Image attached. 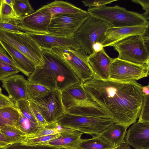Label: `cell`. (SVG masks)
<instances>
[{"mask_svg": "<svg viewBox=\"0 0 149 149\" xmlns=\"http://www.w3.org/2000/svg\"><path fill=\"white\" fill-rule=\"evenodd\" d=\"M83 84L93 100L115 123L127 128L136 122L143 99V86L136 81L104 80L93 75Z\"/></svg>", "mask_w": 149, "mask_h": 149, "instance_id": "obj_1", "label": "cell"}, {"mask_svg": "<svg viewBox=\"0 0 149 149\" xmlns=\"http://www.w3.org/2000/svg\"><path fill=\"white\" fill-rule=\"evenodd\" d=\"M44 64L36 67L28 81L61 92L81 81L73 70L51 51L43 50Z\"/></svg>", "mask_w": 149, "mask_h": 149, "instance_id": "obj_2", "label": "cell"}, {"mask_svg": "<svg viewBox=\"0 0 149 149\" xmlns=\"http://www.w3.org/2000/svg\"><path fill=\"white\" fill-rule=\"evenodd\" d=\"M87 12L113 27L149 25L148 20L143 13L128 10L117 5L88 8Z\"/></svg>", "mask_w": 149, "mask_h": 149, "instance_id": "obj_3", "label": "cell"}, {"mask_svg": "<svg viewBox=\"0 0 149 149\" xmlns=\"http://www.w3.org/2000/svg\"><path fill=\"white\" fill-rule=\"evenodd\" d=\"M149 28L142 35L132 36L112 45L120 59L136 64H149Z\"/></svg>", "mask_w": 149, "mask_h": 149, "instance_id": "obj_4", "label": "cell"}, {"mask_svg": "<svg viewBox=\"0 0 149 149\" xmlns=\"http://www.w3.org/2000/svg\"><path fill=\"white\" fill-rule=\"evenodd\" d=\"M110 24L90 15L75 33L73 38L80 48L88 55L93 53V44L102 43Z\"/></svg>", "mask_w": 149, "mask_h": 149, "instance_id": "obj_5", "label": "cell"}, {"mask_svg": "<svg viewBox=\"0 0 149 149\" xmlns=\"http://www.w3.org/2000/svg\"><path fill=\"white\" fill-rule=\"evenodd\" d=\"M56 122L63 127L93 136L98 135L115 123L109 118L76 115L66 112Z\"/></svg>", "mask_w": 149, "mask_h": 149, "instance_id": "obj_6", "label": "cell"}, {"mask_svg": "<svg viewBox=\"0 0 149 149\" xmlns=\"http://www.w3.org/2000/svg\"><path fill=\"white\" fill-rule=\"evenodd\" d=\"M0 39L22 53L36 67L44 64L43 50L29 34L22 31L14 33L0 29Z\"/></svg>", "mask_w": 149, "mask_h": 149, "instance_id": "obj_7", "label": "cell"}, {"mask_svg": "<svg viewBox=\"0 0 149 149\" xmlns=\"http://www.w3.org/2000/svg\"><path fill=\"white\" fill-rule=\"evenodd\" d=\"M90 16L86 11L77 13L54 15L52 17L48 28V34L73 38L75 32Z\"/></svg>", "mask_w": 149, "mask_h": 149, "instance_id": "obj_8", "label": "cell"}, {"mask_svg": "<svg viewBox=\"0 0 149 149\" xmlns=\"http://www.w3.org/2000/svg\"><path fill=\"white\" fill-rule=\"evenodd\" d=\"M51 51L64 61L82 82L93 76L88 61V55L81 48L61 47L54 48Z\"/></svg>", "mask_w": 149, "mask_h": 149, "instance_id": "obj_9", "label": "cell"}, {"mask_svg": "<svg viewBox=\"0 0 149 149\" xmlns=\"http://www.w3.org/2000/svg\"><path fill=\"white\" fill-rule=\"evenodd\" d=\"M149 64H136L113 58L111 63L109 79L121 81H136L149 75Z\"/></svg>", "mask_w": 149, "mask_h": 149, "instance_id": "obj_10", "label": "cell"}, {"mask_svg": "<svg viewBox=\"0 0 149 149\" xmlns=\"http://www.w3.org/2000/svg\"><path fill=\"white\" fill-rule=\"evenodd\" d=\"M31 100L37 105L48 125L57 122L66 111L60 91L52 90L43 97Z\"/></svg>", "mask_w": 149, "mask_h": 149, "instance_id": "obj_11", "label": "cell"}, {"mask_svg": "<svg viewBox=\"0 0 149 149\" xmlns=\"http://www.w3.org/2000/svg\"><path fill=\"white\" fill-rule=\"evenodd\" d=\"M51 19L50 13L40 8L31 14L19 20L17 26L19 30L28 34H48V28Z\"/></svg>", "mask_w": 149, "mask_h": 149, "instance_id": "obj_12", "label": "cell"}, {"mask_svg": "<svg viewBox=\"0 0 149 149\" xmlns=\"http://www.w3.org/2000/svg\"><path fill=\"white\" fill-rule=\"evenodd\" d=\"M61 97L65 110L72 107L91 104L95 102L87 92L82 81L62 91Z\"/></svg>", "mask_w": 149, "mask_h": 149, "instance_id": "obj_13", "label": "cell"}, {"mask_svg": "<svg viewBox=\"0 0 149 149\" xmlns=\"http://www.w3.org/2000/svg\"><path fill=\"white\" fill-rule=\"evenodd\" d=\"M124 140L135 149H149V123L133 124L127 131Z\"/></svg>", "mask_w": 149, "mask_h": 149, "instance_id": "obj_14", "label": "cell"}, {"mask_svg": "<svg viewBox=\"0 0 149 149\" xmlns=\"http://www.w3.org/2000/svg\"><path fill=\"white\" fill-rule=\"evenodd\" d=\"M149 26L111 27L107 30L102 44L103 47L112 46L129 37L142 35L149 28Z\"/></svg>", "mask_w": 149, "mask_h": 149, "instance_id": "obj_15", "label": "cell"}, {"mask_svg": "<svg viewBox=\"0 0 149 149\" xmlns=\"http://www.w3.org/2000/svg\"><path fill=\"white\" fill-rule=\"evenodd\" d=\"M27 81L22 75L17 74L1 81L2 87L8 92L9 98L14 103L18 100L30 99L26 86Z\"/></svg>", "mask_w": 149, "mask_h": 149, "instance_id": "obj_16", "label": "cell"}, {"mask_svg": "<svg viewBox=\"0 0 149 149\" xmlns=\"http://www.w3.org/2000/svg\"><path fill=\"white\" fill-rule=\"evenodd\" d=\"M113 59L104 49L88 55V61L93 75L102 80L109 79L110 66Z\"/></svg>", "mask_w": 149, "mask_h": 149, "instance_id": "obj_17", "label": "cell"}, {"mask_svg": "<svg viewBox=\"0 0 149 149\" xmlns=\"http://www.w3.org/2000/svg\"><path fill=\"white\" fill-rule=\"evenodd\" d=\"M42 50L51 51L52 49L67 47L76 49L81 48L74 38H64L49 34L41 35L29 34Z\"/></svg>", "mask_w": 149, "mask_h": 149, "instance_id": "obj_18", "label": "cell"}, {"mask_svg": "<svg viewBox=\"0 0 149 149\" xmlns=\"http://www.w3.org/2000/svg\"><path fill=\"white\" fill-rule=\"evenodd\" d=\"M0 44L6 50L17 68L28 77L35 68L34 64L19 51L0 39Z\"/></svg>", "mask_w": 149, "mask_h": 149, "instance_id": "obj_19", "label": "cell"}, {"mask_svg": "<svg viewBox=\"0 0 149 149\" xmlns=\"http://www.w3.org/2000/svg\"><path fill=\"white\" fill-rule=\"evenodd\" d=\"M82 134L77 130L68 128L66 131L60 133L58 137L50 141L48 145L62 149H77Z\"/></svg>", "mask_w": 149, "mask_h": 149, "instance_id": "obj_20", "label": "cell"}, {"mask_svg": "<svg viewBox=\"0 0 149 149\" xmlns=\"http://www.w3.org/2000/svg\"><path fill=\"white\" fill-rule=\"evenodd\" d=\"M127 128L115 123L99 134L114 148L125 142L124 138Z\"/></svg>", "mask_w": 149, "mask_h": 149, "instance_id": "obj_21", "label": "cell"}, {"mask_svg": "<svg viewBox=\"0 0 149 149\" xmlns=\"http://www.w3.org/2000/svg\"><path fill=\"white\" fill-rule=\"evenodd\" d=\"M40 8L50 13L51 17L57 14H74L86 11L67 1L57 0L44 5Z\"/></svg>", "mask_w": 149, "mask_h": 149, "instance_id": "obj_22", "label": "cell"}, {"mask_svg": "<svg viewBox=\"0 0 149 149\" xmlns=\"http://www.w3.org/2000/svg\"><path fill=\"white\" fill-rule=\"evenodd\" d=\"M65 112L76 115L110 118L95 102L72 107L66 110Z\"/></svg>", "mask_w": 149, "mask_h": 149, "instance_id": "obj_23", "label": "cell"}, {"mask_svg": "<svg viewBox=\"0 0 149 149\" xmlns=\"http://www.w3.org/2000/svg\"><path fill=\"white\" fill-rule=\"evenodd\" d=\"M19 116V111L15 107H7L0 109V127L5 125L14 127Z\"/></svg>", "mask_w": 149, "mask_h": 149, "instance_id": "obj_24", "label": "cell"}, {"mask_svg": "<svg viewBox=\"0 0 149 149\" xmlns=\"http://www.w3.org/2000/svg\"><path fill=\"white\" fill-rule=\"evenodd\" d=\"M113 148L99 135L93 136L91 139H81L77 149H106Z\"/></svg>", "mask_w": 149, "mask_h": 149, "instance_id": "obj_25", "label": "cell"}, {"mask_svg": "<svg viewBox=\"0 0 149 149\" xmlns=\"http://www.w3.org/2000/svg\"><path fill=\"white\" fill-rule=\"evenodd\" d=\"M19 111V118L14 127L21 132L24 136L36 132L41 127L25 117Z\"/></svg>", "mask_w": 149, "mask_h": 149, "instance_id": "obj_26", "label": "cell"}, {"mask_svg": "<svg viewBox=\"0 0 149 149\" xmlns=\"http://www.w3.org/2000/svg\"><path fill=\"white\" fill-rule=\"evenodd\" d=\"M26 86L29 95L31 99L43 97L52 91L45 86L28 81Z\"/></svg>", "mask_w": 149, "mask_h": 149, "instance_id": "obj_27", "label": "cell"}, {"mask_svg": "<svg viewBox=\"0 0 149 149\" xmlns=\"http://www.w3.org/2000/svg\"><path fill=\"white\" fill-rule=\"evenodd\" d=\"M13 8L16 15L22 19L35 11L28 0H14Z\"/></svg>", "mask_w": 149, "mask_h": 149, "instance_id": "obj_28", "label": "cell"}, {"mask_svg": "<svg viewBox=\"0 0 149 149\" xmlns=\"http://www.w3.org/2000/svg\"><path fill=\"white\" fill-rule=\"evenodd\" d=\"M15 107L25 117L39 126L38 123L30 108L28 100H18L15 102Z\"/></svg>", "mask_w": 149, "mask_h": 149, "instance_id": "obj_29", "label": "cell"}, {"mask_svg": "<svg viewBox=\"0 0 149 149\" xmlns=\"http://www.w3.org/2000/svg\"><path fill=\"white\" fill-rule=\"evenodd\" d=\"M0 132L6 136L11 143H19L23 134L15 127L9 125H5L0 127Z\"/></svg>", "mask_w": 149, "mask_h": 149, "instance_id": "obj_30", "label": "cell"}, {"mask_svg": "<svg viewBox=\"0 0 149 149\" xmlns=\"http://www.w3.org/2000/svg\"><path fill=\"white\" fill-rule=\"evenodd\" d=\"M59 135V133L32 139H23L19 143L22 145L30 146L48 145V142L58 137Z\"/></svg>", "mask_w": 149, "mask_h": 149, "instance_id": "obj_31", "label": "cell"}, {"mask_svg": "<svg viewBox=\"0 0 149 149\" xmlns=\"http://www.w3.org/2000/svg\"><path fill=\"white\" fill-rule=\"evenodd\" d=\"M11 19L18 20L22 19L16 15L12 7L0 0V21Z\"/></svg>", "mask_w": 149, "mask_h": 149, "instance_id": "obj_32", "label": "cell"}, {"mask_svg": "<svg viewBox=\"0 0 149 149\" xmlns=\"http://www.w3.org/2000/svg\"><path fill=\"white\" fill-rule=\"evenodd\" d=\"M59 133L55 128L48 125L46 127H40L36 132L32 134L23 136L22 139H32Z\"/></svg>", "mask_w": 149, "mask_h": 149, "instance_id": "obj_33", "label": "cell"}, {"mask_svg": "<svg viewBox=\"0 0 149 149\" xmlns=\"http://www.w3.org/2000/svg\"><path fill=\"white\" fill-rule=\"evenodd\" d=\"M20 71L18 68L0 61V81L11 76L17 74Z\"/></svg>", "mask_w": 149, "mask_h": 149, "instance_id": "obj_34", "label": "cell"}, {"mask_svg": "<svg viewBox=\"0 0 149 149\" xmlns=\"http://www.w3.org/2000/svg\"><path fill=\"white\" fill-rule=\"evenodd\" d=\"M138 122L149 123V96L143 95L141 109Z\"/></svg>", "mask_w": 149, "mask_h": 149, "instance_id": "obj_35", "label": "cell"}, {"mask_svg": "<svg viewBox=\"0 0 149 149\" xmlns=\"http://www.w3.org/2000/svg\"><path fill=\"white\" fill-rule=\"evenodd\" d=\"M3 149H62L50 145H39L30 146L24 145L19 143H11Z\"/></svg>", "mask_w": 149, "mask_h": 149, "instance_id": "obj_36", "label": "cell"}, {"mask_svg": "<svg viewBox=\"0 0 149 149\" xmlns=\"http://www.w3.org/2000/svg\"><path fill=\"white\" fill-rule=\"evenodd\" d=\"M30 108L37 120L40 127H45L48 125L47 123L43 117L36 104L30 99L29 100Z\"/></svg>", "mask_w": 149, "mask_h": 149, "instance_id": "obj_37", "label": "cell"}, {"mask_svg": "<svg viewBox=\"0 0 149 149\" xmlns=\"http://www.w3.org/2000/svg\"><path fill=\"white\" fill-rule=\"evenodd\" d=\"M18 20L13 19L8 21L0 22V29L14 33H19L20 31L17 26Z\"/></svg>", "mask_w": 149, "mask_h": 149, "instance_id": "obj_38", "label": "cell"}, {"mask_svg": "<svg viewBox=\"0 0 149 149\" xmlns=\"http://www.w3.org/2000/svg\"><path fill=\"white\" fill-rule=\"evenodd\" d=\"M116 0H86L82 1L85 6L88 8L100 7L111 4Z\"/></svg>", "mask_w": 149, "mask_h": 149, "instance_id": "obj_39", "label": "cell"}, {"mask_svg": "<svg viewBox=\"0 0 149 149\" xmlns=\"http://www.w3.org/2000/svg\"><path fill=\"white\" fill-rule=\"evenodd\" d=\"M7 54L6 50L0 44V61L17 68L11 58Z\"/></svg>", "mask_w": 149, "mask_h": 149, "instance_id": "obj_40", "label": "cell"}, {"mask_svg": "<svg viewBox=\"0 0 149 149\" xmlns=\"http://www.w3.org/2000/svg\"><path fill=\"white\" fill-rule=\"evenodd\" d=\"M132 2L139 4L142 7L143 10L145 12L143 14L146 19H149V0H133Z\"/></svg>", "mask_w": 149, "mask_h": 149, "instance_id": "obj_41", "label": "cell"}, {"mask_svg": "<svg viewBox=\"0 0 149 149\" xmlns=\"http://www.w3.org/2000/svg\"><path fill=\"white\" fill-rule=\"evenodd\" d=\"M7 107H15V103L8 97L0 93V109Z\"/></svg>", "mask_w": 149, "mask_h": 149, "instance_id": "obj_42", "label": "cell"}, {"mask_svg": "<svg viewBox=\"0 0 149 149\" xmlns=\"http://www.w3.org/2000/svg\"><path fill=\"white\" fill-rule=\"evenodd\" d=\"M11 143V142L10 140L0 132V149H3Z\"/></svg>", "mask_w": 149, "mask_h": 149, "instance_id": "obj_43", "label": "cell"}, {"mask_svg": "<svg viewBox=\"0 0 149 149\" xmlns=\"http://www.w3.org/2000/svg\"><path fill=\"white\" fill-rule=\"evenodd\" d=\"M92 49L93 52H97L102 50L104 47L101 43L96 42L93 44Z\"/></svg>", "mask_w": 149, "mask_h": 149, "instance_id": "obj_44", "label": "cell"}, {"mask_svg": "<svg viewBox=\"0 0 149 149\" xmlns=\"http://www.w3.org/2000/svg\"><path fill=\"white\" fill-rule=\"evenodd\" d=\"M111 149H132L129 145L124 142L116 147L111 148Z\"/></svg>", "mask_w": 149, "mask_h": 149, "instance_id": "obj_45", "label": "cell"}, {"mask_svg": "<svg viewBox=\"0 0 149 149\" xmlns=\"http://www.w3.org/2000/svg\"><path fill=\"white\" fill-rule=\"evenodd\" d=\"M142 92L143 95H149V85L143 86L142 89Z\"/></svg>", "mask_w": 149, "mask_h": 149, "instance_id": "obj_46", "label": "cell"}, {"mask_svg": "<svg viewBox=\"0 0 149 149\" xmlns=\"http://www.w3.org/2000/svg\"><path fill=\"white\" fill-rule=\"evenodd\" d=\"M3 3H6L10 6L13 7L14 2V0H1Z\"/></svg>", "mask_w": 149, "mask_h": 149, "instance_id": "obj_47", "label": "cell"}, {"mask_svg": "<svg viewBox=\"0 0 149 149\" xmlns=\"http://www.w3.org/2000/svg\"><path fill=\"white\" fill-rule=\"evenodd\" d=\"M1 91H2V89L0 87V93H1Z\"/></svg>", "mask_w": 149, "mask_h": 149, "instance_id": "obj_48", "label": "cell"}]
</instances>
